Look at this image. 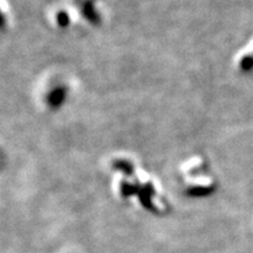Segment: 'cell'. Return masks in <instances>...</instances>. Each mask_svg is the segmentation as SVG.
Returning a JSON list of instances; mask_svg holds the SVG:
<instances>
[{"label": "cell", "instance_id": "cell-1", "mask_svg": "<svg viewBox=\"0 0 253 253\" xmlns=\"http://www.w3.org/2000/svg\"><path fill=\"white\" fill-rule=\"evenodd\" d=\"M236 67L242 73L253 71V39L236 56Z\"/></svg>", "mask_w": 253, "mask_h": 253}, {"label": "cell", "instance_id": "cell-2", "mask_svg": "<svg viewBox=\"0 0 253 253\" xmlns=\"http://www.w3.org/2000/svg\"><path fill=\"white\" fill-rule=\"evenodd\" d=\"M67 87L63 84H60L59 86H54L48 93H46L45 102L46 104H48L50 108H59V107L62 106L63 102H65V100L67 99Z\"/></svg>", "mask_w": 253, "mask_h": 253}, {"label": "cell", "instance_id": "cell-3", "mask_svg": "<svg viewBox=\"0 0 253 253\" xmlns=\"http://www.w3.org/2000/svg\"><path fill=\"white\" fill-rule=\"evenodd\" d=\"M4 7H2V2L1 0H0V27H4L6 25V21H7V19H6V14H5V11H4Z\"/></svg>", "mask_w": 253, "mask_h": 253}]
</instances>
